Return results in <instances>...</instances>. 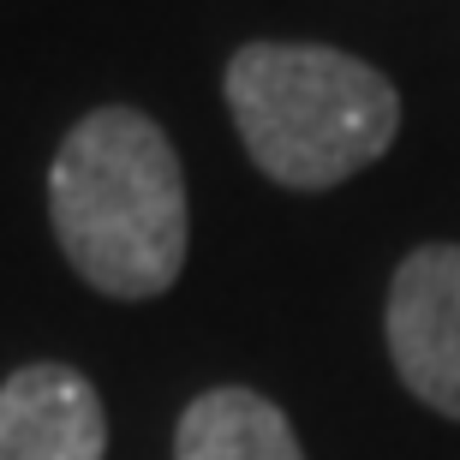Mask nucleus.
Returning a JSON list of instances; mask_svg holds the SVG:
<instances>
[{"instance_id": "1", "label": "nucleus", "mask_w": 460, "mask_h": 460, "mask_svg": "<svg viewBox=\"0 0 460 460\" xmlns=\"http://www.w3.org/2000/svg\"><path fill=\"white\" fill-rule=\"evenodd\" d=\"M60 252L108 299H155L186 270V173L168 132L137 108H96L49 173Z\"/></svg>"}, {"instance_id": "3", "label": "nucleus", "mask_w": 460, "mask_h": 460, "mask_svg": "<svg viewBox=\"0 0 460 460\" xmlns=\"http://www.w3.org/2000/svg\"><path fill=\"white\" fill-rule=\"evenodd\" d=\"M389 358L430 412L460 419V245H419L394 270Z\"/></svg>"}, {"instance_id": "2", "label": "nucleus", "mask_w": 460, "mask_h": 460, "mask_svg": "<svg viewBox=\"0 0 460 460\" xmlns=\"http://www.w3.org/2000/svg\"><path fill=\"white\" fill-rule=\"evenodd\" d=\"M227 108L252 162L293 191L341 186L401 132L389 78L317 42H245L227 60Z\"/></svg>"}, {"instance_id": "4", "label": "nucleus", "mask_w": 460, "mask_h": 460, "mask_svg": "<svg viewBox=\"0 0 460 460\" xmlns=\"http://www.w3.org/2000/svg\"><path fill=\"white\" fill-rule=\"evenodd\" d=\"M102 401L72 365H24L0 383V460H102Z\"/></svg>"}, {"instance_id": "5", "label": "nucleus", "mask_w": 460, "mask_h": 460, "mask_svg": "<svg viewBox=\"0 0 460 460\" xmlns=\"http://www.w3.org/2000/svg\"><path fill=\"white\" fill-rule=\"evenodd\" d=\"M173 460H305L288 412L257 389H209L180 412Z\"/></svg>"}]
</instances>
